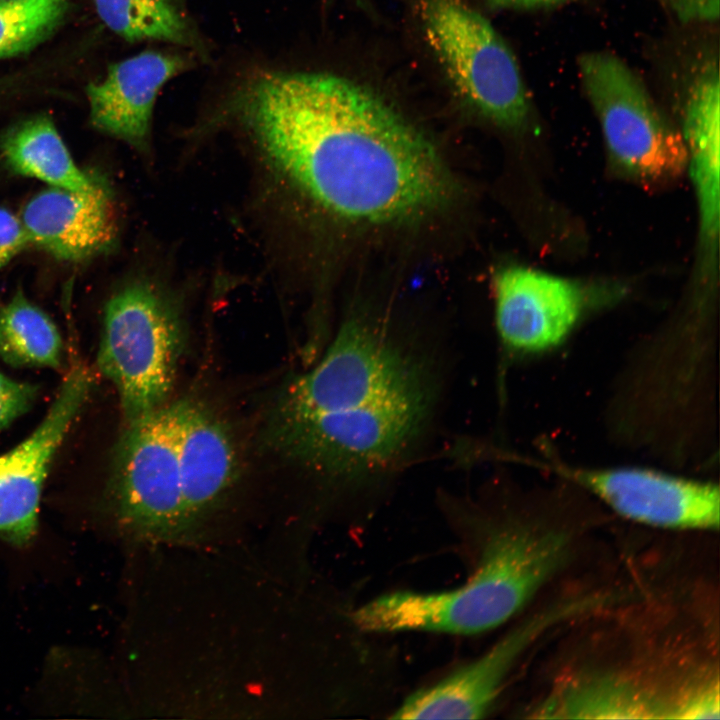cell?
Here are the masks:
<instances>
[{
	"label": "cell",
	"mask_w": 720,
	"mask_h": 720,
	"mask_svg": "<svg viewBox=\"0 0 720 720\" xmlns=\"http://www.w3.org/2000/svg\"><path fill=\"white\" fill-rule=\"evenodd\" d=\"M141 711L152 718L290 719L316 712L307 585L250 550L153 548Z\"/></svg>",
	"instance_id": "obj_1"
},
{
	"label": "cell",
	"mask_w": 720,
	"mask_h": 720,
	"mask_svg": "<svg viewBox=\"0 0 720 720\" xmlns=\"http://www.w3.org/2000/svg\"><path fill=\"white\" fill-rule=\"evenodd\" d=\"M233 105L272 164L341 219L407 220L451 196V176L427 137L352 80L265 71L239 87Z\"/></svg>",
	"instance_id": "obj_2"
},
{
	"label": "cell",
	"mask_w": 720,
	"mask_h": 720,
	"mask_svg": "<svg viewBox=\"0 0 720 720\" xmlns=\"http://www.w3.org/2000/svg\"><path fill=\"white\" fill-rule=\"evenodd\" d=\"M321 352L274 398L262 441L326 499L348 500L385 487L417 456L441 400V367L431 347L362 315Z\"/></svg>",
	"instance_id": "obj_3"
},
{
	"label": "cell",
	"mask_w": 720,
	"mask_h": 720,
	"mask_svg": "<svg viewBox=\"0 0 720 720\" xmlns=\"http://www.w3.org/2000/svg\"><path fill=\"white\" fill-rule=\"evenodd\" d=\"M459 499L484 527L466 582L447 591H397L376 597L352 614L360 630L465 635L493 629L519 612L564 561L567 541L561 532L514 517L496 522L479 502Z\"/></svg>",
	"instance_id": "obj_4"
},
{
	"label": "cell",
	"mask_w": 720,
	"mask_h": 720,
	"mask_svg": "<svg viewBox=\"0 0 720 720\" xmlns=\"http://www.w3.org/2000/svg\"><path fill=\"white\" fill-rule=\"evenodd\" d=\"M108 491L113 523L133 550L188 546L173 402L125 423Z\"/></svg>",
	"instance_id": "obj_5"
},
{
	"label": "cell",
	"mask_w": 720,
	"mask_h": 720,
	"mask_svg": "<svg viewBox=\"0 0 720 720\" xmlns=\"http://www.w3.org/2000/svg\"><path fill=\"white\" fill-rule=\"evenodd\" d=\"M103 320L97 365L125 423L166 405L185 345L176 308L155 286L134 282L108 300Z\"/></svg>",
	"instance_id": "obj_6"
},
{
	"label": "cell",
	"mask_w": 720,
	"mask_h": 720,
	"mask_svg": "<svg viewBox=\"0 0 720 720\" xmlns=\"http://www.w3.org/2000/svg\"><path fill=\"white\" fill-rule=\"evenodd\" d=\"M578 67L616 170L648 185L679 177L688 167L683 135L627 64L609 52L593 51L579 58Z\"/></svg>",
	"instance_id": "obj_7"
},
{
	"label": "cell",
	"mask_w": 720,
	"mask_h": 720,
	"mask_svg": "<svg viewBox=\"0 0 720 720\" xmlns=\"http://www.w3.org/2000/svg\"><path fill=\"white\" fill-rule=\"evenodd\" d=\"M428 42L458 92L495 124L526 126L530 103L517 61L489 21L461 0H423Z\"/></svg>",
	"instance_id": "obj_8"
},
{
	"label": "cell",
	"mask_w": 720,
	"mask_h": 720,
	"mask_svg": "<svg viewBox=\"0 0 720 720\" xmlns=\"http://www.w3.org/2000/svg\"><path fill=\"white\" fill-rule=\"evenodd\" d=\"M543 464L626 519L664 529L719 527V486L713 481L636 465Z\"/></svg>",
	"instance_id": "obj_9"
},
{
	"label": "cell",
	"mask_w": 720,
	"mask_h": 720,
	"mask_svg": "<svg viewBox=\"0 0 720 720\" xmlns=\"http://www.w3.org/2000/svg\"><path fill=\"white\" fill-rule=\"evenodd\" d=\"M520 265L505 266L494 278L495 322L503 352L533 357L559 348L587 313L617 294Z\"/></svg>",
	"instance_id": "obj_10"
},
{
	"label": "cell",
	"mask_w": 720,
	"mask_h": 720,
	"mask_svg": "<svg viewBox=\"0 0 720 720\" xmlns=\"http://www.w3.org/2000/svg\"><path fill=\"white\" fill-rule=\"evenodd\" d=\"M188 546H241L223 518L239 477L233 435L202 403L173 402Z\"/></svg>",
	"instance_id": "obj_11"
},
{
	"label": "cell",
	"mask_w": 720,
	"mask_h": 720,
	"mask_svg": "<svg viewBox=\"0 0 720 720\" xmlns=\"http://www.w3.org/2000/svg\"><path fill=\"white\" fill-rule=\"evenodd\" d=\"M569 600L521 622L486 653L440 681L415 691L391 715L393 719H478L484 717L526 649L545 631L595 603Z\"/></svg>",
	"instance_id": "obj_12"
},
{
	"label": "cell",
	"mask_w": 720,
	"mask_h": 720,
	"mask_svg": "<svg viewBox=\"0 0 720 720\" xmlns=\"http://www.w3.org/2000/svg\"><path fill=\"white\" fill-rule=\"evenodd\" d=\"M91 384L88 369L74 364L36 429L0 455V537L6 541L21 546L35 535L50 466L87 399Z\"/></svg>",
	"instance_id": "obj_13"
},
{
	"label": "cell",
	"mask_w": 720,
	"mask_h": 720,
	"mask_svg": "<svg viewBox=\"0 0 720 720\" xmlns=\"http://www.w3.org/2000/svg\"><path fill=\"white\" fill-rule=\"evenodd\" d=\"M191 64L180 52L146 50L110 65L102 81L86 88L92 125L144 150L160 90Z\"/></svg>",
	"instance_id": "obj_14"
},
{
	"label": "cell",
	"mask_w": 720,
	"mask_h": 720,
	"mask_svg": "<svg viewBox=\"0 0 720 720\" xmlns=\"http://www.w3.org/2000/svg\"><path fill=\"white\" fill-rule=\"evenodd\" d=\"M21 220L32 245L65 261L111 248L118 228L111 191L101 180L84 191L43 190L27 202Z\"/></svg>",
	"instance_id": "obj_15"
},
{
	"label": "cell",
	"mask_w": 720,
	"mask_h": 720,
	"mask_svg": "<svg viewBox=\"0 0 720 720\" xmlns=\"http://www.w3.org/2000/svg\"><path fill=\"white\" fill-rule=\"evenodd\" d=\"M719 77L703 73L690 92L683 138L699 208L701 274L711 277L719 231ZM704 282V280H703Z\"/></svg>",
	"instance_id": "obj_16"
},
{
	"label": "cell",
	"mask_w": 720,
	"mask_h": 720,
	"mask_svg": "<svg viewBox=\"0 0 720 720\" xmlns=\"http://www.w3.org/2000/svg\"><path fill=\"white\" fill-rule=\"evenodd\" d=\"M1 151L15 173L52 187L84 191L99 181L76 165L53 121L46 115L35 116L10 129L1 140Z\"/></svg>",
	"instance_id": "obj_17"
},
{
	"label": "cell",
	"mask_w": 720,
	"mask_h": 720,
	"mask_svg": "<svg viewBox=\"0 0 720 720\" xmlns=\"http://www.w3.org/2000/svg\"><path fill=\"white\" fill-rule=\"evenodd\" d=\"M103 23L128 42L162 41L207 57V46L182 0H94Z\"/></svg>",
	"instance_id": "obj_18"
},
{
	"label": "cell",
	"mask_w": 720,
	"mask_h": 720,
	"mask_svg": "<svg viewBox=\"0 0 720 720\" xmlns=\"http://www.w3.org/2000/svg\"><path fill=\"white\" fill-rule=\"evenodd\" d=\"M0 358L13 367L58 369L62 364L57 326L21 290L0 308Z\"/></svg>",
	"instance_id": "obj_19"
},
{
	"label": "cell",
	"mask_w": 720,
	"mask_h": 720,
	"mask_svg": "<svg viewBox=\"0 0 720 720\" xmlns=\"http://www.w3.org/2000/svg\"><path fill=\"white\" fill-rule=\"evenodd\" d=\"M546 704L542 712L566 718H666L655 704L633 684L623 680H592L567 688Z\"/></svg>",
	"instance_id": "obj_20"
},
{
	"label": "cell",
	"mask_w": 720,
	"mask_h": 720,
	"mask_svg": "<svg viewBox=\"0 0 720 720\" xmlns=\"http://www.w3.org/2000/svg\"><path fill=\"white\" fill-rule=\"evenodd\" d=\"M67 0L0 1V59L30 50L61 22Z\"/></svg>",
	"instance_id": "obj_21"
},
{
	"label": "cell",
	"mask_w": 720,
	"mask_h": 720,
	"mask_svg": "<svg viewBox=\"0 0 720 720\" xmlns=\"http://www.w3.org/2000/svg\"><path fill=\"white\" fill-rule=\"evenodd\" d=\"M38 393L32 383L13 379L0 372V431L25 414Z\"/></svg>",
	"instance_id": "obj_22"
},
{
	"label": "cell",
	"mask_w": 720,
	"mask_h": 720,
	"mask_svg": "<svg viewBox=\"0 0 720 720\" xmlns=\"http://www.w3.org/2000/svg\"><path fill=\"white\" fill-rule=\"evenodd\" d=\"M719 717L718 683H709L690 692L669 708L673 719H704Z\"/></svg>",
	"instance_id": "obj_23"
},
{
	"label": "cell",
	"mask_w": 720,
	"mask_h": 720,
	"mask_svg": "<svg viewBox=\"0 0 720 720\" xmlns=\"http://www.w3.org/2000/svg\"><path fill=\"white\" fill-rule=\"evenodd\" d=\"M30 243L21 218L0 207V270Z\"/></svg>",
	"instance_id": "obj_24"
},
{
	"label": "cell",
	"mask_w": 720,
	"mask_h": 720,
	"mask_svg": "<svg viewBox=\"0 0 720 720\" xmlns=\"http://www.w3.org/2000/svg\"><path fill=\"white\" fill-rule=\"evenodd\" d=\"M685 20H714L719 16V0H665Z\"/></svg>",
	"instance_id": "obj_25"
},
{
	"label": "cell",
	"mask_w": 720,
	"mask_h": 720,
	"mask_svg": "<svg viewBox=\"0 0 720 720\" xmlns=\"http://www.w3.org/2000/svg\"><path fill=\"white\" fill-rule=\"evenodd\" d=\"M494 9H539L567 3L570 0H486Z\"/></svg>",
	"instance_id": "obj_26"
},
{
	"label": "cell",
	"mask_w": 720,
	"mask_h": 720,
	"mask_svg": "<svg viewBox=\"0 0 720 720\" xmlns=\"http://www.w3.org/2000/svg\"><path fill=\"white\" fill-rule=\"evenodd\" d=\"M0 1H4V0H0Z\"/></svg>",
	"instance_id": "obj_27"
}]
</instances>
